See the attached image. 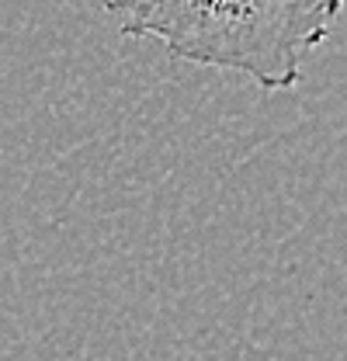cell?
I'll list each match as a JSON object with an SVG mask.
<instances>
[{
	"label": "cell",
	"mask_w": 347,
	"mask_h": 361,
	"mask_svg": "<svg viewBox=\"0 0 347 361\" xmlns=\"http://www.w3.org/2000/svg\"><path fill=\"white\" fill-rule=\"evenodd\" d=\"M118 32L153 39L171 56L288 90L303 56L327 42L344 0H104Z\"/></svg>",
	"instance_id": "cell-1"
}]
</instances>
